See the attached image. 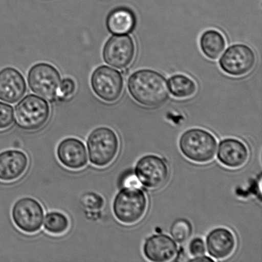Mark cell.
<instances>
[{
    "label": "cell",
    "instance_id": "obj_13",
    "mask_svg": "<svg viewBox=\"0 0 262 262\" xmlns=\"http://www.w3.org/2000/svg\"><path fill=\"white\" fill-rule=\"evenodd\" d=\"M29 164L27 154L18 150L0 152V181L11 182L19 179Z\"/></svg>",
    "mask_w": 262,
    "mask_h": 262
},
{
    "label": "cell",
    "instance_id": "obj_6",
    "mask_svg": "<svg viewBox=\"0 0 262 262\" xmlns=\"http://www.w3.org/2000/svg\"><path fill=\"white\" fill-rule=\"evenodd\" d=\"M12 217L14 224L20 231L32 234L42 228L45 210L37 200L30 197L23 198L13 206Z\"/></svg>",
    "mask_w": 262,
    "mask_h": 262
},
{
    "label": "cell",
    "instance_id": "obj_14",
    "mask_svg": "<svg viewBox=\"0 0 262 262\" xmlns=\"http://www.w3.org/2000/svg\"><path fill=\"white\" fill-rule=\"evenodd\" d=\"M26 89L25 79L16 69L8 68L0 71V100L15 103L24 96Z\"/></svg>",
    "mask_w": 262,
    "mask_h": 262
},
{
    "label": "cell",
    "instance_id": "obj_7",
    "mask_svg": "<svg viewBox=\"0 0 262 262\" xmlns=\"http://www.w3.org/2000/svg\"><path fill=\"white\" fill-rule=\"evenodd\" d=\"M28 83L32 91L43 98L53 99L60 91L61 78L58 71L48 63H38L28 74Z\"/></svg>",
    "mask_w": 262,
    "mask_h": 262
},
{
    "label": "cell",
    "instance_id": "obj_23",
    "mask_svg": "<svg viewBox=\"0 0 262 262\" xmlns=\"http://www.w3.org/2000/svg\"><path fill=\"white\" fill-rule=\"evenodd\" d=\"M14 122V110L10 105L0 102V130L11 126Z\"/></svg>",
    "mask_w": 262,
    "mask_h": 262
},
{
    "label": "cell",
    "instance_id": "obj_27",
    "mask_svg": "<svg viewBox=\"0 0 262 262\" xmlns=\"http://www.w3.org/2000/svg\"><path fill=\"white\" fill-rule=\"evenodd\" d=\"M140 182L137 177L134 174H130L124 179V187H139L140 186Z\"/></svg>",
    "mask_w": 262,
    "mask_h": 262
},
{
    "label": "cell",
    "instance_id": "obj_4",
    "mask_svg": "<svg viewBox=\"0 0 262 262\" xmlns=\"http://www.w3.org/2000/svg\"><path fill=\"white\" fill-rule=\"evenodd\" d=\"M87 148L90 161L93 165L106 166L114 161L119 152V138L108 127L97 128L90 134Z\"/></svg>",
    "mask_w": 262,
    "mask_h": 262
},
{
    "label": "cell",
    "instance_id": "obj_19",
    "mask_svg": "<svg viewBox=\"0 0 262 262\" xmlns=\"http://www.w3.org/2000/svg\"><path fill=\"white\" fill-rule=\"evenodd\" d=\"M200 46L203 53L210 59H217L225 50L226 42L222 33L210 30L203 33L200 38Z\"/></svg>",
    "mask_w": 262,
    "mask_h": 262
},
{
    "label": "cell",
    "instance_id": "obj_25",
    "mask_svg": "<svg viewBox=\"0 0 262 262\" xmlns=\"http://www.w3.org/2000/svg\"><path fill=\"white\" fill-rule=\"evenodd\" d=\"M76 91V84L73 79L71 78L64 79L60 84V91L61 96L64 97H69L74 93Z\"/></svg>",
    "mask_w": 262,
    "mask_h": 262
},
{
    "label": "cell",
    "instance_id": "obj_21",
    "mask_svg": "<svg viewBox=\"0 0 262 262\" xmlns=\"http://www.w3.org/2000/svg\"><path fill=\"white\" fill-rule=\"evenodd\" d=\"M43 226L51 234L61 235L69 229V221L62 213L53 211L46 214Z\"/></svg>",
    "mask_w": 262,
    "mask_h": 262
},
{
    "label": "cell",
    "instance_id": "obj_3",
    "mask_svg": "<svg viewBox=\"0 0 262 262\" xmlns=\"http://www.w3.org/2000/svg\"><path fill=\"white\" fill-rule=\"evenodd\" d=\"M146 195L139 187H124L115 196L113 210L117 219L132 225L142 219L147 209Z\"/></svg>",
    "mask_w": 262,
    "mask_h": 262
},
{
    "label": "cell",
    "instance_id": "obj_8",
    "mask_svg": "<svg viewBox=\"0 0 262 262\" xmlns=\"http://www.w3.org/2000/svg\"><path fill=\"white\" fill-rule=\"evenodd\" d=\"M91 83L97 96L110 102L119 99L124 85L121 74L107 66L100 67L94 72Z\"/></svg>",
    "mask_w": 262,
    "mask_h": 262
},
{
    "label": "cell",
    "instance_id": "obj_28",
    "mask_svg": "<svg viewBox=\"0 0 262 262\" xmlns=\"http://www.w3.org/2000/svg\"><path fill=\"white\" fill-rule=\"evenodd\" d=\"M190 261H214V260H213L211 258L208 257V256H205L204 255L200 256H197V257H194L193 259H191V260H189Z\"/></svg>",
    "mask_w": 262,
    "mask_h": 262
},
{
    "label": "cell",
    "instance_id": "obj_2",
    "mask_svg": "<svg viewBox=\"0 0 262 262\" xmlns=\"http://www.w3.org/2000/svg\"><path fill=\"white\" fill-rule=\"evenodd\" d=\"M179 147L189 160L198 163H205L214 159L217 142L214 136L208 131L191 129L181 136Z\"/></svg>",
    "mask_w": 262,
    "mask_h": 262
},
{
    "label": "cell",
    "instance_id": "obj_26",
    "mask_svg": "<svg viewBox=\"0 0 262 262\" xmlns=\"http://www.w3.org/2000/svg\"><path fill=\"white\" fill-rule=\"evenodd\" d=\"M84 204L90 209H99L103 204V200L96 194H89L84 197Z\"/></svg>",
    "mask_w": 262,
    "mask_h": 262
},
{
    "label": "cell",
    "instance_id": "obj_17",
    "mask_svg": "<svg viewBox=\"0 0 262 262\" xmlns=\"http://www.w3.org/2000/svg\"><path fill=\"white\" fill-rule=\"evenodd\" d=\"M249 151L241 141L228 138L220 143L217 158L223 165L230 168H238L247 163Z\"/></svg>",
    "mask_w": 262,
    "mask_h": 262
},
{
    "label": "cell",
    "instance_id": "obj_20",
    "mask_svg": "<svg viewBox=\"0 0 262 262\" xmlns=\"http://www.w3.org/2000/svg\"><path fill=\"white\" fill-rule=\"evenodd\" d=\"M169 88L171 94L178 98L191 97L196 92V85L194 81L182 74H177L169 79Z\"/></svg>",
    "mask_w": 262,
    "mask_h": 262
},
{
    "label": "cell",
    "instance_id": "obj_22",
    "mask_svg": "<svg viewBox=\"0 0 262 262\" xmlns=\"http://www.w3.org/2000/svg\"><path fill=\"white\" fill-rule=\"evenodd\" d=\"M170 233L171 237L176 242L182 243L189 238L192 233L191 223L185 219L177 220L171 225Z\"/></svg>",
    "mask_w": 262,
    "mask_h": 262
},
{
    "label": "cell",
    "instance_id": "obj_5",
    "mask_svg": "<svg viewBox=\"0 0 262 262\" xmlns=\"http://www.w3.org/2000/svg\"><path fill=\"white\" fill-rule=\"evenodd\" d=\"M50 116V108L47 102L34 95L26 97L15 107V122L24 130L40 129L47 123Z\"/></svg>",
    "mask_w": 262,
    "mask_h": 262
},
{
    "label": "cell",
    "instance_id": "obj_15",
    "mask_svg": "<svg viewBox=\"0 0 262 262\" xmlns=\"http://www.w3.org/2000/svg\"><path fill=\"white\" fill-rule=\"evenodd\" d=\"M178 251L176 242L168 235L157 234L145 241L143 253L148 260L156 262L170 261Z\"/></svg>",
    "mask_w": 262,
    "mask_h": 262
},
{
    "label": "cell",
    "instance_id": "obj_9",
    "mask_svg": "<svg viewBox=\"0 0 262 262\" xmlns=\"http://www.w3.org/2000/svg\"><path fill=\"white\" fill-rule=\"evenodd\" d=\"M135 173L144 186L148 189H158L166 183L169 169L165 162L159 157L147 155L138 161Z\"/></svg>",
    "mask_w": 262,
    "mask_h": 262
},
{
    "label": "cell",
    "instance_id": "obj_18",
    "mask_svg": "<svg viewBox=\"0 0 262 262\" xmlns=\"http://www.w3.org/2000/svg\"><path fill=\"white\" fill-rule=\"evenodd\" d=\"M136 18L134 13L126 8L113 10L107 18L106 25L110 32L116 35L129 33L135 28Z\"/></svg>",
    "mask_w": 262,
    "mask_h": 262
},
{
    "label": "cell",
    "instance_id": "obj_24",
    "mask_svg": "<svg viewBox=\"0 0 262 262\" xmlns=\"http://www.w3.org/2000/svg\"><path fill=\"white\" fill-rule=\"evenodd\" d=\"M189 250L191 255L194 257L204 255L206 248H205L204 240L199 237L192 239L189 244Z\"/></svg>",
    "mask_w": 262,
    "mask_h": 262
},
{
    "label": "cell",
    "instance_id": "obj_11",
    "mask_svg": "<svg viewBox=\"0 0 262 262\" xmlns=\"http://www.w3.org/2000/svg\"><path fill=\"white\" fill-rule=\"evenodd\" d=\"M135 55V45L129 35L113 36L107 41L103 50L104 60L110 66L124 69L132 62Z\"/></svg>",
    "mask_w": 262,
    "mask_h": 262
},
{
    "label": "cell",
    "instance_id": "obj_16",
    "mask_svg": "<svg viewBox=\"0 0 262 262\" xmlns=\"http://www.w3.org/2000/svg\"><path fill=\"white\" fill-rule=\"evenodd\" d=\"M208 252L212 258L223 260L232 255L236 248V238L232 232L225 228H218L207 237Z\"/></svg>",
    "mask_w": 262,
    "mask_h": 262
},
{
    "label": "cell",
    "instance_id": "obj_1",
    "mask_svg": "<svg viewBox=\"0 0 262 262\" xmlns=\"http://www.w3.org/2000/svg\"><path fill=\"white\" fill-rule=\"evenodd\" d=\"M128 89L133 98L146 107L159 106L169 97L166 79L161 74L148 69L133 74L128 81Z\"/></svg>",
    "mask_w": 262,
    "mask_h": 262
},
{
    "label": "cell",
    "instance_id": "obj_10",
    "mask_svg": "<svg viewBox=\"0 0 262 262\" xmlns=\"http://www.w3.org/2000/svg\"><path fill=\"white\" fill-rule=\"evenodd\" d=\"M256 63L255 53L248 46L235 45L231 46L223 54L220 63L226 73L241 76L250 73Z\"/></svg>",
    "mask_w": 262,
    "mask_h": 262
},
{
    "label": "cell",
    "instance_id": "obj_12",
    "mask_svg": "<svg viewBox=\"0 0 262 262\" xmlns=\"http://www.w3.org/2000/svg\"><path fill=\"white\" fill-rule=\"evenodd\" d=\"M56 154L60 163L73 170L83 169L88 163L85 145L78 138H68L61 141Z\"/></svg>",
    "mask_w": 262,
    "mask_h": 262
}]
</instances>
